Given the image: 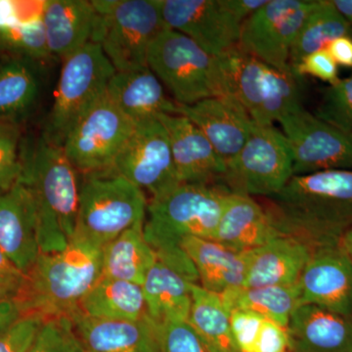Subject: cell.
<instances>
[{"instance_id": "cell-1", "label": "cell", "mask_w": 352, "mask_h": 352, "mask_svg": "<svg viewBox=\"0 0 352 352\" xmlns=\"http://www.w3.org/2000/svg\"><path fill=\"white\" fill-rule=\"evenodd\" d=\"M266 199V210L280 232L315 248L339 244L352 228V170L295 175Z\"/></svg>"}, {"instance_id": "cell-2", "label": "cell", "mask_w": 352, "mask_h": 352, "mask_svg": "<svg viewBox=\"0 0 352 352\" xmlns=\"http://www.w3.org/2000/svg\"><path fill=\"white\" fill-rule=\"evenodd\" d=\"M230 192L224 185L179 184L148 201V244L159 261L191 283L198 284V274L180 245L188 237L214 240Z\"/></svg>"}, {"instance_id": "cell-3", "label": "cell", "mask_w": 352, "mask_h": 352, "mask_svg": "<svg viewBox=\"0 0 352 352\" xmlns=\"http://www.w3.org/2000/svg\"><path fill=\"white\" fill-rule=\"evenodd\" d=\"M19 180L36 199L41 254L63 251L75 236L80 187L78 170L64 148L41 138L31 153L22 156Z\"/></svg>"}, {"instance_id": "cell-4", "label": "cell", "mask_w": 352, "mask_h": 352, "mask_svg": "<svg viewBox=\"0 0 352 352\" xmlns=\"http://www.w3.org/2000/svg\"><path fill=\"white\" fill-rule=\"evenodd\" d=\"M101 275V248L75 236L63 251L39 254L15 302L23 315L69 317Z\"/></svg>"}, {"instance_id": "cell-5", "label": "cell", "mask_w": 352, "mask_h": 352, "mask_svg": "<svg viewBox=\"0 0 352 352\" xmlns=\"http://www.w3.org/2000/svg\"><path fill=\"white\" fill-rule=\"evenodd\" d=\"M147 64L178 105L191 106L212 97L228 96L219 58L173 30L164 28L157 34L150 46Z\"/></svg>"}, {"instance_id": "cell-6", "label": "cell", "mask_w": 352, "mask_h": 352, "mask_svg": "<svg viewBox=\"0 0 352 352\" xmlns=\"http://www.w3.org/2000/svg\"><path fill=\"white\" fill-rule=\"evenodd\" d=\"M228 96L239 102L254 122H273L302 108L298 80L293 69H279L247 54L237 46L219 56Z\"/></svg>"}, {"instance_id": "cell-7", "label": "cell", "mask_w": 352, "mask_h": 352, "mask_svg": "<svg viewBox=\"0 0 352 352\" xmlns=\"http://www.w3.org/2000/svg\"><path fill=\"white\" fill-rule=\"evenodd\" d=\"M91 41L116 72L148 68L150 46L164 29L157 0H94Z\"/></svg>"}, {"instance_id": "cell-8", "label": "cell", "mask_w": 352, "mask_h": 352, "mask_svg": "<svg viewBox=\"0 0 352 352\" xmlns=\"http://www.w3.org/2000/svg\"><path fill=\"white\" fill-rule=\"evenodd\" d=\"M147 207L145 192L126 178L90 173L80 187L75 236L103 249L127 229L144 222Z\"/></svg>"}, {"instance_id": "cell-9", "label": "cell", "mask_w": 352, "mask_h": 352, "mask_svg": "<svg viewBox=\"0 0 352 352\" xmlns=\"http://www.w3.org/2000/svg\"><path fill=\"white\" fill-rule=\"evenodd\" d=\"M115 73L100 45L92 41L65 59L41 138L63 147L72 129L105 94Z\"/></svg>"}, {"instance_id": "cell-10", "label": "cell", "mask_w": 352, "mask_h": 352, "mask_svg": "<svg viewBox=\"0 0 352 352\" xmlns=\"http://www.w3.org/2000/svg\"><path fill=\"white\" fill-rule=\"evenodd\" d=\"M293 176V157L283 132L252 120L244 147L226 164L224 186L233 193L268 198Z\"/></svg>"}, {"instance_id": "cell-11", "label": "cell", "mask_w": 352, "mask_h": 352, "mask_svg": "<svg viewBox=\"0 0 352 352\" xmlns=\"http://www.w3.org/2000/svg\"><path fill=\"white\" fill-rule=\"evenodd\" d=\"M157 198L180 184L170 138L157 118L135 124L109 170Z\"/></svg>"}, {"instance_id": "cell-12", "label": "cell", "mask_w": 352, "mask_h": 352, "mask_svg": "<svg viewBox=\"0 0 352 352\" xmlns=\"http://www.w3.org/2000/svg\"><path fill=\"white\" fill-rule=\"evenodd\" d=\"M135 124L103 95L69 132L64 150L78 171L105 173L112 166Z\"/></svg>"}, {"instance_id": "cell-13", "label": "cell", "mask_w": 352, "mask_h": 352, "mask_svg": "<svg viewBox=\"0 0 352 352\" xmlns=\"http://www.w3.org/2000/svg\"><path fill=\"white\" fill-rule=\"evenodd\" d=\"M317 0H268L241 27L237 47L279 69H292L289 54Z\"/></svg>"}, {"instance_id": "cell-14", "label": "cell", "mask_w": 352, "mask_h": 352, "mask_svg": "<svg viewBox=\"0 0 352 352\" xmlns=\"http://www.w3.org/2000/svg\"><path fill=\"white\" fill-rule=\"evenodd\" d=\"M293 157L295 175L351 170L352 141L305 108L279 120Z\"/></svg>"}, {"instance_id": "cell-15", "label": "cell", "mask_w": 352, "mask_h": 352, "mask_svg": "<svg viewBox=\"0 0 352 352\" xmlns=\"http://www.w3.org/2000/svg\"><path fill=\"white\" fill-rule=\"evenodd\" d=\"M164 27L219 57L238 45L242 24L224 0H157Z\"/></svg>"}, {"instance_id": "cell-16", "label": "cell", "mask_w": 352, "mask_h": 352, "mask_svg": "<svg viewBox=\"0 0 352 352\" xmlns=\"http://www.w3.org/2000/svg\"><path fill=\"white\" fill-rule=\"evenodd\" d=\"M296 285L300 305L352 316V261L340 244L315 248Z\"/></svg>"}, {"instance_id": "cell-17", "label": "cell", "mask_w": 352, "mask_h": 352, "mask_svg": "<svg viewBox=\"0 0 352 352\" xmlns=\"http://www.w3.org/2000/svg\"><path fill=\"white\" fill-rule=\"evenodd\" d=\"M157 118L168 132L180 184L224 185L226 162L205 134L184 116L161 113Z\"/></svg>"}, {"instance_id": "cell-18", "label": "cell", "mask_w": 352, "mask_h": 352, "mask_svg": "<svg viewBox=\"0 0 352 352\" xmlns=\"http://www.w3.org/2000/svg\"><path fill=\"white\" fill-rule=\"evenodd\" d=\"M0 249L23 274L41 254L36 199L21 180L0 193Z\"/></svg>"}, {"instance_id": "cell-19", "label": "cell", "mask_w": 352, "mask_h": 352, "mask_svg": "<svg viewBox=\"0 0 352 352\" xmlns=\"http://www.w3.org/2000/svg\"><path fill=\"white\" fill-rule=\"evenodd\" d=\"M177 115L186 117L205 134L226 164L244 147L252 120L239 102L230 96L212 97L191 106L178 105Z\"/></svg>"}, {"instance_id": "cell-20", "label": "cell", "mask_w": 352, "mask_h": 352, "mask_svg": "<svg viewBox=\"0 0 352 352\" xmlns=\"http://www.w3.org/2000/svg\"><path fill=\"white\" fill-rule=\"evenodd\" d=\"M315 247L296 236L281 234L245 254L243 287L293 286L298 284Z\"/></svg>"}, {"instance_id": "cell-21", "label": "cell", "mask_w": 352, "mask_h": 352, "mask_svg": "<svg viewBox=\"0 0 352 352\" xmlns=\"http://www.w3.org/2000/svg\"><path fill=\"white\" fill-rule=\"evenodd\" d=\"M286 329L289 352H352V316L302 305Z\"/></svg>"}, {"instance_id": "cell-22", "label": "cell", "mask_w": 352, "mask_h": 352, "mask_svg": "<svg viewBox=\"0 0 352 352\" xmlns=\"http://www.w3.org/2000/svg\"><path fill=\"white\" fill-rule=\"evenodd\" d=\"M69 318L87 352H160L156 324L148 315L138 321L103 320L76 310Z\"/></svg>"}, {"instance_id": "cell-23", "label": "cell", "mask_w": 352, "mask_h": 352, "mask_svg": "<svg viewBox=\"0 0 352 352\" xmlns=\"http://www.w3.org/2000/svg\"><path fill=\"white\" fill-rule=\"evenodd\" d=\"M264 206L251 196L230 192L214 241L236 252H248L281 235Z\"/></svg>"}, {"instance_id": "cell-24", "label": "cell", "mask_w": 352, "mask_h": 352, "mask_svg": "<svg viewBox=\"0 0 352 352\" xmlns=\"http://www.w3.org/2000/svg\"><path fill=\"white\" fill-rule=\"evenodd\" d=\"M106 94L135 124L161 113L177 115L178 104L168 98L163 83L149 67L138 71L116 72Z\"/></svg>"}, {"instance_id": "cell-25", "label": "cell", "mask_w": 352, "mask_h": 352, "mask_svg": "<svg viewBox=\"0 0 352 352\" xmlns=\"http://www.w3.org/2000/svg\"><path fill=\"white\" fill-rule=\"evenodd\" d=\"M96 12L87 0H44L43 22L51 57L62 61L91 41Z\"/></svg>"}, {"instance_id": "cell-26", "label": "cell", "mask_w": 352, "mask_h": 352, "mask_svg": "<svg viewBox=\"0 0 352 352\" xmlns=\"http://www.w3.org/2000/svg\"><path fill=\"white\" fill-rule=\"evenodd\" d=\"M180 245L195 267L204 289L221 295L244 286L245 252L233 251L214 240L196 237L185 238Z\"/></svg>"}, {"instance_id": "cell-27", "label": "cell", "mask_w": 352, "mask_h": 352, "mask_svg": "<svg viewBox=\"0 0 352 352\" xmlns=\"http://www.w3.org/2000/svg\"><path fill=\"white\" fill-rule=\"evenodd\" d=\"M192 284L157 258L141 286L148 316L156 324L188 320Z\"/></svg>"}, {"instance_id": "cell-28", "label": "cell", "mask_w": 352, "mask_h": 352, "mask_svg": "<svg viewBox=\"0 0 352 352\" xmlns=\"http://www.w3.org/2000/svg\"><path fill=\"white\" fill-rule=\"evenodd\" d=\"M144 222H138L102 249L101 277L142 286L157 256L144 235Z\"/></svg>"}, {"instance_id": "cell-29", "label": "cell", "mask_w": 352, "mask_h": 352, "mask_svg": "<svg viewBox=\"0 0 352 352\" xmlns=\"http://www.w3.org/2000/svg\"><path fill=\"white\" fill-rule=\"evenodd\" d=\"M78 311L103 320L138 321L147 316L142 287L100 277L82 298Z\"/></svg>"}, {"instance_id": "cell-30", "label": "cell", "mask_w": 352, "mask_h": 352, "mask_svg": "<svg viewBox=\"0 0 352 352\" xmlns=\"http://www.w3.org/2000/svg\"><path fill=\"white\" fill-rule=\"evenodd\" d=\"M227 311L245 310L261 315L287 327L292 314L300 305L298 285L240 287L220 295Z\"/></svg>"}, {"instance_id": "cell-31", "label": "cell", "mask_w": 352, "mask_h": 352, "mask_svg": "<svg viewBox=\"0 0 352 352\" xmlns=\"http://www.w3.org/2000/svg\"><path fill=\"white\" fill-rule=\"evenodd\" d=\"M192 305L188 323L212 352H241L234 339L229 314L221 296L192 284Z\"/></svg>"}, {"instance_id": "cell-32", "label": "cell", "mask_w": 352, "mask_h": 352, "mask_svg": "<svg viewBox=\"0 0 352 352\" xmlns=\"http://www.w3.org/2000/svg\"><path fill=\"white\" fill-rule=\"evenodd\" d=\"M344 36H352V30L332 0H317L292 47L289 66L294 71L303 58L325 50L336 38Z\"/></svg>"}, {"instance_id": "cell-33", "label": "cell", "mask_w": 352, "mask_h": 352, "mask_svg": "<svg viewBox=\"0 0 352 352\" xmlns=\"http://www.w3.org/2000/svg\"><path fill=\"white\" fill-rule=\"evenodd\" d=\"M36 72L24 60L0 66V122H16L29 113L38 98Z\"/></svg>"}, {"instance_id": "cell-34", "label": "cell", "mask_w": 352, "mask_h": 352, "mask_svg": "<svg viewBox=\"0 0 352 352\" xmlns=\"http://www.w3.org/2000/svg\"><path fill=\"white\" fill-rule=\"evenodd\" d=\"M314 115L346 135H351L352 75L326 88Z\"/></svg>"}, {"instance_id": "cell-35", "label": "cell", "mask_w": 352, "mask_h": 352, "mask_svg": "<svg viewBox=\"0 0 352 352\" xmlns=\"http://www.w3.org/2000/svg\"><path fill=\"white\" fill-rule=\"evenodd\" d=\"M0 41L30 59L46 60L52 58L46 41L43 15L20 23L12 29L2 32L0 34Z\"/></svg>"}, {"instance_id": "cell-36", "label": "cell", "mask_w": 352, "mask_h": 352, "mask_svg": "<svg viewBox=\"0 0 352 352\" xmlns=\"http://www.w3.org/2000/svg\"><path fill=\"white\" fill-rule=\"evenodd\" d=\"M29 352H87L73 321L67 316L46 318Z\"/></svg>"}, {"instance_id": "cell-37", "label": "cell", "mask_w": 352, "mask_h": 352, "mask_svg": "<svg viewBox=\"0 0 352 352\" xmlns=\"http://www.w3.org/2000/svg\"><path fill=\"white\" fill-rule=\"evenodd\" d=\"M19 124L0 122V193L19 180L22 173Z\"/></svg>"}, {"instance_id": "cell-38", "label": "cell", "mask_w": 352, "mask_h": 352, "mask_svg": "<svg viewBox=\"0 0 352 352\" xmlns=\"http://www.w3.org/2000/svg\"><path fill=\"white\" fill-rule=\"evenodd\" d=\"M156 328L160 352H212L187 321L164 322Z\"/></svg>"}, {"instance_id": "cell-39", "label": "cell", "mask_w": 352, "mask_h": 352, "mask_svg": "<svg viewBox=\"0 0 352 352\" xmlns=\"http://www.w3.org/2000/svg\"><path fill=\"white\" fill-rule=\"evenodd\" d=\"M45 317L24 314L0 332V352H29Z\"/></svg>"}, {"instance_id": "cell-40", "label": "cell", "mask_w": 352, "mask_h": 352, "mask_svg": "<svg viewBox=\"0 0 352 352\" xmlns=\"http://www.w3.org/2000/svg\"><path fill=\"white\" fill-rule=\"evenodd\" d=\"M228 314L234 339L241 352H254L265 317L245 310H231Z\"/></svg>"}, {"instance_id": "cell-41", "label": "cell", "mask_w": 352, "mask_h": 352, "mask_svg": "<svg viewBox=\"0 0 352 352\" xmlns=\"http://www.w3.org/2000/svg\"><path fill=\"white\" fill-rule=\"evenodd\" d=\"M294 73L300 78L305 76H314L330 85H335L340 80L339 66L326 48L303 58L294 69Z\"/></svg>"}, {"instance_id": "cell-42", "label": "cell", "mask_w": 352, "mask_h": 352, "mask_svg": "<svg viewBox=\"0 0 352 352\" xmlns=\"http://www.w3.org/2000/svg\"><path fill=\"white\" fill-rule=\"evenodd\" d=\"M254 352H289L286 327L270 319H264Z\"/></svg>"}, {"instance_id": "cell-43", "label": "cell", "mask_w": 352, "mask_h": 352, "mask_svg": "<svg viewBox=\"0 0 352 352\" xmlns=\"http://www.w3.org/2000/svg\"><path fill=\"white\" fill-rule=\"evenodd\" d=\"M326 50L338 66L352 69V36H340L329 44Z\"/></svg>"}, {"instance_id": "cell-44", "label": "cell", "mask_w": 352, "mask_h": 352, "mask_svg": "<svg viewBox=\"0 0 352 352\" xmlns=\"http://www.w3.org/2000/svg\"><path fill=\"white\" fill-rule=\"evenodd\" d=\"M25 274H0V305L7 302L17 300L23 286H24Z\"/></svg>"}, {"instance_id": "cell-45", "label": "cell", "mask_w": 352, "mask_h": 352, "mask_svg": "<svg viewBox=\"0 0 352 352\" xmlns=\"http://www.w3.org/2000/svg\"><path fill=\"white\" fill-rule=\"evenodd\" d=\"M267 2L268 0H224L228 10L242 25L248 18L251 17L252 14Z\"/></svg>"}, {"instance_id": "cell-46", "label": "cell", "mask_w": 352, "mask_h": 352, "mask_svg": "<svg viewBox=\"0 0 352 352\" xmlns=\"http://www.w3.org/2000/svg\"><path fill=\"white\" fill-rule=\"evenodd\" d=\"M22 315L19 305L15 300L2 303L0 305V332L9 327Z\"/></svg>"}, {"instance_id": "cell-47", "label": "cell", "mask_w": 352, "mask_h": 352, "mask_svg": "<svg viewBox=\"0 0 352 352\" xmlns=\"http://www.w3.org/2000/svg\"><path fill=\"white\" fill-rule=\"evenodd\" d=\"M332 2L333 6L344 16L352 30V0H332Z\"/></svg>"}, {"instance_id": "cell-48", "label": "cell", "mask_w": 352, "mask_h": 352, "mask_svg": "<svg viewBox=\"0 0 352 352\" xmlns=\"http://www.w3.org/2000/svg\"><path fill=\"white\" fill-rule=\"evenodd\" d=\"M22 273L18 270L12 263L6 258L2 250L0 249V274H15Z\"/></svg>"}, {"instance_id": "cell-49", "label": "cell", "mask_w": 352, "mask_h": 352, "mask_svg": "<svg viewBox=\"0 0 352 352\" xmlns=\"http://www.w3.org/2000/svg\"><path fill=\"white\" fill-rule=\"evenodd\" d=\"M339 244L352 261V228L342 236Z\"/></svg>"}, {"instance_id": "cell-50", "label": "cell", "mask_w": 352, "mask_h": 352, "mask_svg": "<svg viewBox=\"0 0 352 352\" xmlns=\"http://www.w3.org/2000/svg\"><path fill=\"white\" fill-rule=\"evenodd\" d=\"M349 138H351V140L352 141V134L351 135H349Z\"/></svg>"}]
</instances>
